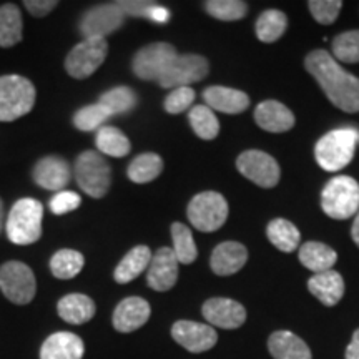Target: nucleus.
Masks as SVG:
<instances>
[{"instance_id":"1","label":"nucleus","mask_w":359,"mask_h":359,"mask_svg":"<svg viewBox=\"0 0 359 359\" xmlns=\"http://www.w3.org/2000/svg\"><path fill=\"white\" fill-rule=\"evenodd\" d=\"M304 67L320 83L330 102L346 114L359 111V79L349 74L326 50H313Z\"/></svg>"},{"instance_id":"2","label":"nucleus","mask_w":359,"mask_h":359,"mask_svg":"<svg viewBox=\"0 0 359 359\" xmlns=\"http://www.w3.org/2000/svg\"><path fill=\"white\" fill-rule=\"evenodd\" d=\"M358 142L359 132L356 128L331 130L314 147L318 165L326 172H339L351 163Z\"/></svg>"},{"instance_id":"3","label":"nucleus","mask_w":359,"mask_h":359,"mask_svg":"<svg viewBox=\"0 0 359 359\" xmlns=\"http://www.w3.org/2000/svg\"><path fill=\"white\" fill-rule=\"evenodd\" d=\"M43 206L39 200L22 198L12 206L7 218V238L13 245H32L42 236Z\"/></svg>"},{"instance_id":"4","label":"nucleus","mask_w":359,"mask_h":359,"mask_svg":"<svg viewBox=\"0 0 359 359\" xmlns=\"http://www.w3.org/2000/svg\"><path fill=\"white\" fill-rule=\"evenodd\" d=\"M35 87L22 75L0 77V122H13L20 118L35 105Z\"/></svg>"},{"instance_id":"5","label":"nucleus","mask_w":359,"mask_h":359,"mask_svg":"<svg viewBox=\"0 0 359 359\" xmlns=\"http://www.w3.org/2000/svg\"><path fill=\"white\" fill-rule=\"evenodd\" d=\"M323 212L333 219H348L359 212V183L351 177H336L321 193Z\"/></svg>"},{"instance_id":"6","label":"nucleus","mask_w":359,"mask_h":359,"mask_svg":"<svg viewBox=\"0 0 359 359\" xmlns=\"http://www.w3.org/2000/svg\"><path fill=\"white\" fill-rule=\"evenodd\" d=\"M75 177L79 187L92 198H103L111 185V168L97 151L87 150L75 161Z\"/></svg>"},{"instance_id":"7","label":"nucleus","mask_w":359,"mask_h":359,"mask_svg":"<svg viewBox=\"0 0 359 359\" xmlns=\"http://www.w3.org/2000/svg\"><path fill=\"white\" fill-rule=\"evenodd\" d=\"M188 219L198 231L212 233L223 226L228 218V203L218 191H203L193 196L187 208Z\"/></svg>"},{"instance_id":"8","label":"nucleus","mask_w":359,"mask_h":359,"mask_svg":"<svg viewBox=\"0 0 359 359\" xmlns=\"http://www.w3.org/2000/svg\"><path fill=\"white\" fill-rule=\"evenodd\" d=\"M109 55L107 39H83L65 58V70L72 79L83 80L95 74Z\"/></svg>"},{"instance_id":"9","label":"nucleus","mask_w":359,"mask_h":359,"mask_svg":"<svg viewBox=\"0 0 359 359\" xmlns=\"http://www.w3.org/2000/svg\"><path fill=\"white\" fill-rule=\"evenodd\" d=\"M0 290L13 304H29L37 291L32 268L22 262L4 263L0 266Z\"/></svg>"},{"instance_id":"10","label":"nucleus","mask_w":359,"mask_h":359,"mask_svg":"<svg viewBox=\"0 0 359 359\" xmlns=\"http://www.w3.org/2000/svg\"><path fill=\"white\" fill-rule=\"evenodd\" d=\"M177 57L178 52L172 43H150L135 53L132 62L133 74L140 80H156L158 82Z\"/></svg>"},{"instance_id":"11","label":"nucleus","mask_w":359,"mask_h":359,"mask_svg":"<svg viewBox=\"0 0 359 359\" xmlns=\"http://www.w3.org/2000/svg\"><path fill=\"white\" fill-rule=\"evenodd\" d=\"M238 172L262 188H273L278 185L281 170L271 155L262 150H246L236 158Z\"/></svg>"},{"instance_id":"12","label":"nucleus","mask_w":359,"mask_h":359,"mask_svg":"<svg viewBox=\"0 0 359 359\" xmlns=\"http://www.w3.org/2000/svg\"><path fill=\"white\" fill-rule=\"evenodd\" d=\"M125 19H127V13L123 12L118 2L103 4L83 13L79 29L85 39H105L107 35L118 30Z\"/></svg>"},{"instance_id":"13","label":"nucleus","mask_w":359,"mask_h":359,"mask_svg":"<svg viewBox=\"0 0 359 359\" xmlns=\"http://www.w3.org/2000/svg\"><path fill=\"white\" fill-rule=\"evenodd\" d=\"M210 72L208 60L196 53H185L178 55L168 70L161 75L158 83L163 88H182L188 85L203 80Z\"/></svg>"},{"instance_id":"14","label":"nucleus","mask_w":359,"mask_h":359,"mask_svg":"<svg viewBox=\"0 0 359 359\" xmlns=\"http://www.w3.org/2000/svg\"><path fill=\"white\" fill-rule=\"evenodd\" d=\"M172 336L182 348L190 353H205L212 349L218 341L213 326L196 321H177L172 326Z\"/></svg>"},{"instance_id":"15","label":"nucleus","mask_w":359,"mask_h":359,"mask_svg":"<svg viewBox=\"0 0 359 359\" xmlns=\"http://www.w3.org/2000/svg\"><path fill=\"white\" fill-rule=\"evenodd\" d=\"M201 313L210 326L223 327V330H236L246 321V309L243 304L230 298L206 299Z\"/></svg>"},{"instance_id":"16","label":"nucleus","mask_w":359,"mask_h":359,"mask_svg":"<svg viewBox=\"0 0 359 359\" xmlns=\"http://www.w3.org/2000/svg\"><path fill=\"white\" fill-rule=\"evenodd\" d=\"M178 259L172 248H160L148 264L147 283L155 291H168L177 285Z\"/></svg>"},{"instance_id":"17","label":"nucleus","mask_w":359,"mask_h":359,"mask_svg":"<svg viewBox=\"0 0 359 359\" xmlns=\"http://www.w3.org/2000/svg\"><path fill=\"white\" fill-rule=\"evenodd\" d=\"M151 308L147 299L140 296H130L118 303L114 311V327L118 333H132L140 330L145 323L150 320Z\"/></svg>"},{"instance_id":"18","label":"nucleus","mask_w":359,"mask_h":359,"mask_svg":"<svg viewBox=\"0 0 359 359\" xmlns=\"http://www.w3.org/2000/svg\"><path fill=\"white\" fill-rule=\"evenodd\" d=\"M34 180L45 190L62 191L70 182L69 163L60 156H45L34 167Z\"/></svg>"},{"instance_id":"19","label":"nucleus","mask_w":359,"mask_h":359,"mask_svg":"<svg viewBox=\"0 0 359 359\" xmlns=\"http://www.w3.org/2000/svg\"><path fill=\"white\" fill-rule=\"evenodd\" d=\"M258 127L271 133H285L294 127V115L288 107L276 100H264L255 109Z\"/></svg>"},{"instance_id":"20","label":"nucleus","mask_w":359,"mask_h":359,"mask_svg":"<svg viewBox=\"0 0 359 359\" xmlns=\"http://www.w3.org/2000/svg\"><path fill=\"white\" fill-rule=\"evenodd\" d=\"M248 262V250L236 241H224L213 250L210 266L218 276H231Z\"/></svg>"},{"instance_id":"21","label":"nucleus","mask_w":359,"mask_h":359,"mask_svg":"<svg viewBox=\"0 0 359 359\" xmlns=\"http://www.w3.org/2000/svg\"><path fill=\"white\" fill-rule=\"evenodd\" d=\"M206 107L212 110L223 111L228 115H236L250 107V97L245 92L222 85H213L203 92Z\"/></svg>"},{"instance_id":"22","label":"nucleus","mask_w":359,"mask_h":359,"mask_svg":"<svg viewBox=\"0 0 359 359\" xmlns=\"http://www.w3.org/2000/svg\"><path fill=\"white\" fill-rule=\"evenodd\" d=\"M83 353L85 346L80 336L69 331H58L43 341L40 359H82Z\"/></svg>"},{"instance_id":"23","label":"nucleus","mask_w":359,"mask_h":359,"mask_svg":"<svg viewBox=\"0 0 359 359\" xmlns=\"http://www.w3.org/2000/svg\"><path fill=\"white\" fill-rule=\"evenodd\" d=\"M308 290L316 296L325 306H336L344 294V280L334 269L325 273H316L309 278Z\"/></svg>"},{"instance_id":"24","label":"nucleus","mask_w":359,"mask_h":359,"mask_svg":"<svg viewBox=\"0 0 359 359\" xmlns=\"http://www.w3.org/2000/svg\"><path fill=\"white\" fill-rule=\"evenodd\" d=\"M268 349L275 359H311L308 344L291 331H275L268 339Z\"/></svg>"},{"instance_id":"25","label":"nucleus","mask_w":359,"mask_h":359,"mask_svg":"<svg viewBox=\"0 0 359 359\" xmlns=\"http://www.w3.org/2000/svg\"><path fill=\"white\" fill-rule=\"evenodd\" d=\"M58 316L70 325H85L95 316V303L87 294H67L57 304Z\"/></svg>"},{"instance_id":"26","label":"nucleus","mask_w":359,"mask_h":359,"mask_svg":"<svg viewBox=\"0 0 359 359\" xmlns=\"http://www.w3.org/2000/svg\"><path fill=\"white\" fill-rule=\"evenodd\" d=\"M151 251L145 245L135 246L125 255L122 262L118 263V266L115 268L114 278L118 285H127V283L133 281L135 278H138L143 271L148 268V264L151 262Z\"/></svg>"},{"instance_id":"27","label":"nucleus","mask_w":359,"mask_h":359,"mask_svg":"<svg viewBox=\"0 0 359 359\" xmlns=\"http://www.w3.org/2000/svg\"><path fill=\"white\" fill-rule=\"evenodd\" d=\"M299 262L303 266L311 269L314 273H325L333 269L338 262L336 251L320 241H308L299 248Z\"/></svg>"},{"instance_id":"28","label":"nucleus","mask_w":359,"mask_h":359,"mask_svg":"<svg viewBox=\"0 0 359 359\" xmlns=\"http://www.w3.org/2000/svg\"><path fill=\"white\" fill-rule=\"evenodd\" d=\"M24 35L20 8L15 4H6L0 7V47L8 48L17 45Z\"/></svg>"},{"instance_id":"29","label":"nucleus","mask_w":359,"mask_h":359,"mask_svg":"<svg viewBox=\"0 0 359 359\" xmlns=\"http://www.w3.org/2000/svg\"><path fill=\"white\" fill-rule=\"evenodd\" d=\"M266 235L273 246L280 251H285V253L294 251L299 246V241H302V235H299L298 228L291 222H288V219L283 218H276L269 222Z\"/></svg>"},{"instance_id":"30","label":"nucleus","mask_w":359,"mask_h":359,"mask_svg":"<svg viewBox=\"0 0 359 359\" xmlns=\"http://www.w3.org/2000/svg\"><path fill=\"white\" fill-rule=\"evenodd\" d=\"M95 143L102 154L115 156V158L127 156L130 150H132V143H130L127 135L122 130H118L116 127H109V125L98 130Z\"/></svg>"},{"instance_id":"31","label":"nucleus","mask_w":359,"mask_h":359,"mask_svg":"<svg viewBox=\"0 0 359 359\" xmlns=\"http://www.w3.org/2000/svg\"><path fill=\"white\" fill-rule=\"evenodd\" d=\"M163 172V160L156 154H142L128 165V178L133 183H150Z\"/></svg>"},{"instance_id":"32","label":"nucleus","mask_w":359,"mask_h":359,"mask_svg":"<svg viewBox=\"0 0 359 359\" xmlns=\"http://www.w3.org/2000/svg\"><path fill=\"white\" fill-rule=\"evenodd\" d=\"M286 29H288V17L275 8L264 11L257 20V35L262 42H276L283 37Z\"/></svg>"},{"instance_id":"33","label":"nucleus","mask_w":359,"mask_h":359,"mask_svg":"<svg viewBox=\"0 0 359 359\" xmlns=\"http://www.w3.org/2000/svg\"><path fill=\"white\" fill-rule=\"evenodd\" d=\"M85 258L80 251L75 250H58L50 259L52 275L58 280H72L82 271Z\"/></svg>"},{"instance_id":"34","label":"nucleus","mask_w":359,"mask_h":359,"mask_svg":"<svg viewBox=\"0 0 359 359\" xmlns=\"http://www.w3.org/2000/svg\"><path fill=\"white\" fill-rule=\"evenodd\" d=\"M188 120H190L193 132L198 135L201 140H213L218 137L219 122L213 110L206 105L193 107L188 114Z\"/></svg>"},{"instance_id":"35","label":"nucleus","mask_w":359,"mask_h":359,"mask_svg":"<svg viewBox=\"0 0 359 359\" xmlns=\"http://www.w3.org/2000/svg\"><path fill=\"white\" fill-rule=\"evenodd\" d=\"M172 240H173V253L177 257L178 263L191 264L198 257V250H196L195 240L190 228L183 223L172 224Z\"/></svg>"},{"instance_id":"36","label":"nucleus","mask_w":359,"mask_h":359,"mask_svg":"<svg viewBox=\"0 0 359 359\" xmlns=\"http://www.w3.org/2000/svg\"><path fill=\"white\" fill-rule=\"evenodd\" d=\"M98 103H102L107 110L110 111L111 116L128 114L137 107V93L128 87H115L105 92L100 97Z\"/></svg>"},{"instance_id":"37","label":"nucleus","mask_w":359,"mask_h":359,"mask_svg":"<svg viewBox=\"0 0 359 359\" xmlns=\"http://www.w3.org/2000/svg\"><path fill=\"white\" fill-rule=\"evenodd\" d=\"M205 8L210 15L223 22L241 20L248 13V4L241 0H208Z\"/></svg>"},{"instance_id":"38","label":"nucleus","mask_w":359,"mask_h":359,"mask_svg":"<svg viewBox=\"0 0 359 359\" xmlns=\"http://www.w3.org/2000/svg\"><path fill=\"white\" fill-rule=\"evenodd\" d=\"M111 114L102 103H92V105L83 107L77 114L74 115L75 128L82 130V132H93V130H100L102 125L107 122Z\"/></svg>"},{"instance_id":"39","label":"nucleus","mask_w":359,"mask_h":359,"mask_svg":"<svg viewBox=\"0 0 359 359\" xmlns=\"http://www.w3.org/2000/svg\"><path fill=\"white\" fill-rule=\"evenodd\" d=\"M333 55L336 60L344 62V64L359 62V30L339 34L333 40Z\"/></svg>"},{"instance_id":"40","label":"nucleus","mask_w":359,"mask_h":359,"mask_svg":"<svg viewBox=\"0 0 359 359\" xmlns=\"http://www.w3.org/2000/svg\"><path fill=\"white\" fill-rule=\"evenodd\" d=\"M120 7L127 15L133 17H147V19L165 24L170 19L168 8L156 6L154 2H118Z\"/></svg>"},{"instance_id":"41","label":"nucleus","mask_w":359,"mask_h":359,"mask_svg":"<svg viewBox=\"0 0 359 359\" xmlns=\"http://www.w3.org/2000/svg\"><path fill=\"white\" fill-rule=\"evenodd\" d=\"M308 7L318 24L331 25L338 19L343 2L341 0H309Z\"/></svg>"},{"instance_id":"42","label":"nucleus","mask_w":359,"mask_h":359,"mask_svg":"<svg viewBox=\"0 0 359 359\" xmlns=\"http://www.w3.org/2000/svg\"><path fill=\"white\" fill-rule=\"evenodd\" d=\"M195 90L190 87H182V88H175L170 92V95L165 98V110L172 115H178L182 111H185L187 109H190L193 100H195Z\"/></svg>"},{"instance_id":"43","label":"nucleus","mask_w":359,"mask_h":359,"mask_svg":"<svg viewBox=\"0 0 359 359\" xmlns=\"http://www.w3.org/2000/svg\"><path fill=\"white\" fill-rule=\"evenodd\" d=\"M80 203H82V198L79 196V193L62 190L50 200V210L53 215H65L77 210Z\"/></svg>"},{"instance_id":"44","label":"nucleus","mask_w":359,"mask_h":359,"mask_svg":"<svg viewBox=\"0 0 359 359\" xmlns=\"http://www.w3.org/2000/svg\"><path fill=\"white\" fill-rule=\"evenodd\" d=\"M57 6L58 2H55V0H27L25 2V8L32 13L34 17L48 15Z\"/></svg>"},{"instance_id":"45","label":"nucleus","mask_w":359,"mask_h":359,"mask_svg":"<svg viewBox=\"0 0 359 359\" xmlns=\"http://www.w3.org/2000/svg\"><path fill=\"white\" fill-rule=\"evenodd\" d=\"M344 359H359V330L354 331L351 343L344 353Z\"/></svg>"},{"instance_id":"46","label":"nucleus","mask_w":359,"mask_h":359,"mask_svg":"<svg viewBox=\"0 0 359 359\" xmlns=\"http://www.w3.org/2000/svg\"><path fill=\"white\" fill-rule=\"evenodd\" d=\"M351 236H353V241L359 246V212L356 213V218H354L353 222V228H351Z\"/></svg>"},{"instance_id":"47","label":"nucleus","mask_w":359,"mask_h":359,"mask_svg":"<svg viewBox=\"0 0 359 359\" xmlns=\"http://www.w3.org/2000/svg\"><path fill=\"white\" fill-rule=\"evenodd\" d=\"M2 224H4V201L0 200V231H2Z\"/></svg>"}]
</instances>
